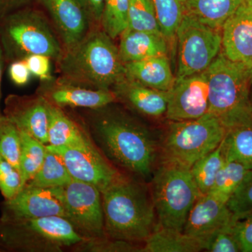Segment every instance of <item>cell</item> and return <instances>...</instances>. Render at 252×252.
Here are the masks:
<instances>
[{"mask_svg": "<svg viewBox=\"0 0 252 252\" xmlns=\"http://www.w3.org/2000/svg\"><path fill=\"white\" fill-rule=\"evenodd\" d=\"M151 1H152V0H151ZM152 2H153V1H152Z\"/></svg>", "mask_w": 252, "mask_h": 252, "instance_id": "47", "label": "cell"}, {"mask_svg": "<svg viewBox=\"0 0 252 252\" xmlns=\"http://www.w3.org/2000/svg\"><path fill=\"white\" fill-rule=\"evenodd\" d=\"M178 57L176 80L207 70L221 51V30L185 14L176 34Z\"/></svg>", "mask_w": 252, "mask_h": 252, "instance_id": "9", "label": "cell"}, {"mask_svg": "<svg viewBox=\"0 0 252 252\" xmlns=\"http://www.w3.org/2000/svg\"><path fill=\"white\" fill-rule=\"evenodd\" d=\"M119 54L124 64L168 56V41L162 34L126 29L120 35Z\"/></svg>", "mask_w": 252, "mask_h": 252, "instance_id": "20", "label": "cell"}, {"mask_svg": "<svg viewBox=\"0 0 252 252\" xmlns=\"http://www.w3.org/2000/svg\"><path fill=\"white\" fill-rule=\"evenodd\" d=\"M111 104L91 109L87 122L91 140L119 170L144 181L152 178L160 143L148 127Z\"/></svg>", "mask_w": 252, "mask_h": 252, "instance_id": "1", "label": "cell"}, {"mask_svg": "<svg viewBox=\"0 0 252 252\" xmlns=\"http://www.w3.org/2000/svg\"><path fill=\"white\" fill-rule=\"evenodd\" d=\"M46 147L62 158L73 180L94 186L100 191L124 173L101 153L91 139L79 145Z\"/></svg>", "mask_w": 252, "mask_h": 252, "instance_id": "11", "label": "cell"}, {"mask_svg": "<svg viewBox=\"0 0 252 252\" xmlns=\"http://www.w3.org/2000/svg\"><path fill=\"white\" fill-rule=\"evenodd\" d=\"M208 113L225 127L252 119L250 94L252 81L246 63L235 62L219 54L207 70Z\"/></svg>", "mask_w": 252, "mask_h": 252, "instance_id": "4", "label": "cell"}, {"mask_svg": "<svg viewBox=\"0 0 252 252\" xmlns=\"http://www.w3.org/2000/svg\"><path fill=\"white\" fill-rule=\"evenodd\" d=\"M10 79L15 85H26L31 79V73L24 60L15 61L10 63L9 67Z\"/></svg>", "mask_w": 252, "mask_h": 252, "instance_id": "39", "label": "cell"}, {"mask_svg": "<svg viewBox=\"0 0 252 252\" xmlns=\"http://www.w3.org/2000/svg\"><path fill=\"white\" fill-rule=\"evenodd\" d=\"M206 70L175 81L169 91L165 117L170 122L193 120L208 112Z\"/></svg>", "mask_w": 252, "mask_h": 252, "instance_id": "12", "label": "cell"}, {"mask_svg": "<svg viewBox=\"0 0 252 252\" xmlns=\"http://www.w3.org/2000/svg\"><path fill=\"white\" fill-rule=\"evenodd\" d=\"M127 29L162 34L151 0H129Z\"/></svg>", "mask_w": 252, "mask_h": 252, "instance_id": "32", "label": "cell"}, {"mask_svg": "<svg viewBox=\"0 0 252 252\" xmlns=\"http://www.w3.org/2000/svg\"><path fill=\"white\" fill-rule=\"evenodd\" d=\"M223 141V140H222ZM225 159L223 144L195 162L190 170L200 195L211 191L219 172Z\"/></svg>", "mask_w": 252, "mask_h": 252, "instance_id": "27", "label": "cell"}, {"mask_svg": "<svg viewBox=\"0 0 252 252\" xmlns=\"http://www.w3.org/2000/svg\"><path fill=\"white\" fill-rule=\"evenodd\" d=\"M227 206L235 220L252 213V170H249L234 193L228 200Z\"/></svg>", "mask_w": 252, "mask_h": 252, "instance_id": "35", "label": "cell"}, {"mask_svg": "<svg viewBox=\"0 0 252 252\" xmlns=\"http://www.w3.org/2000/svg\"><path fill=\"white\" fill-rule=\"evenodd\" d=\"M248 64L249 69H250V76H251V81H252V61L251 62L248 63Z\"/></svg>", "mask_w": 252, "mask_h": 252, "instance_id": "43", "label": "cell"}, {"mask_svg": "<svg viewBox=\"0 0 252 252\" xmlns=\"http://www.w3.org/2000/svg\"><path fill=\"white\" fill-rule=\"evenodd\" d=\"M222 144L226 160L252 170V119L227 128Z\"/></svg>", "mask_w": 252, "mask_h": 252, "instance_id": "25", "label": "cell"}, {"mask_svg": "<svg viewBox=\"0 0 252 252\" xmlns=\"http://www.w3.org/2000/svg\"><path fill=\"white\" fill-rule=\"evenodd\" d=\"M151 182L158 225L183 231L189 212L200 195L190 169L161 162Z\"/></svg>", "mask_w": 252, "mask_h": 252, "instance_id": "7", "label": "cell"}, {"mask_svg": "<svg viewBox=\"0 0 252 252\" xmlns=\"http://www.w3.org/2000/svg\"><path fill=\"white\" fill-rule=\"evenodd\" d=\"M21 132L48 145L49 102L36 96L10 94L5 99L4 114Z\"/></svg>", "mask_w": 252, "mask_h": 252, "instance_id": "14", "label": "cell"}, {"mask_svg": "<svg viewBox=\"0 0 252 252\" xmlns=\"http://www.w3.org/2000/svg\"><path fill=\"white\" fill-rule=\"evenodd\" d=\"M21 132L17 127L3 115L0 122V155L20 171Z\"/></svg>", "mask_w": 252, "mask_h": 252, "instance_id": "33", "label": "cell"}, {"mask_svg": "<svg viewBox=\"0 0 252 252\" xmlns=\"http://www.w3.org/2000/svg\"><path fill=\"white\" fill-rule=\"evenodd\" d=\"M126 77L142 85L162 91L171 90L175 84L168 56H158L125 63Z\"/></svg>", "mask_w": 252, "mask_h": 252, "instance_id": "21", "label": "cell"}, {"mask_svg": "<svg viewBox=\"0 0 252 252\" xmlns=\"http://www.w3.org/2000/svg\"><path fill=\"white\" fill-rule=\"evenodd\" d=\"M203 250L197 239L184 231L158 225L144 242L142 252H198Z\"/></svg>", "mask_w": 252, "mask_h": 252, "instance_id": "23", "label": "cell"}, {"mask_svg": "<svg viewBox=\"0 0 252 252\" xmlns=\"http://www.w3.org/2000/svg\"><path fill=\"white\" fill-rule=\"evenodd\" d=\"M90 140L88 132L68 117L62 108L49 102L48 145L70 147L86 143Z\"/></svg>", "mask_w": 252, "mask_h": 252, "instance_id": "22", "label": "cell"}, {"mask_svg": "<svg viewBox=\"0 0 252 252\" xmlns=\"http://www.w3.org/2000/svg\"><path fill=\"white\" fill-rule=\"evenodd\" d=\"M245 0H186V14L210 27L221 30Z\"/></svg>", "mask_w": 252, "mask_h": 252, "instance_id": "24", "label": "cell"}, {"mask_svg": "<svg viewBox=\"0 0 252 252\" xmlns=\"http://www.w3.org/2000/svg\"><path fill=\"white\" fill-rule=\"evenodd\" d=\"M32 0H0V19L18 10L27 7Z\"/></svg>", "mask_w": 252, "mask_h": 252, "instance_id": "41", "label": "cell"}, {"mask_svg": "<svg viewBox=\"0 0 252 252\" xmlns=\"http://www.w3.org/2000/svg\"><path fill=\"white\" fill-rule=\"evenodd\" d=\"M39 94L49 103L60 108L69 107L99 109L118 101L117 95L112 90H94L58 81L44 83Z\"/></svg>", "mask_w": 252, "mask_h": 252, "instance_id": "17", "label": "cell"}, {"mask_svg": "<svg viewBox=\"0 0 252 252\" xmlns=\"http://www.w3.org/2000/svg\"><path fill=\"white\" fill-rule=\"evenodd\" d=\"M5 60L4 54H3L2 49H1V45H0V99H1V77H2L3 69H4V64ZM3 117V114H1L0 112V122H1V118Z\"/></svg>", "mask_w": 252, "mask_h": 252, "instance_id": "42", "label": "cell"}, {"mask_svg": "<svg viewBox=\"0 0 252 252\" xmlns=\"http://www.w3.org/2000/svg\"><path fill=\"white\" fill-rule=\"evenodd\" d=\"M236 220H232L214 233L205 243L204 250L210 252H241L235 228Z\"/></svg>", "mask_w": 252, "mask_h": 252, "instance_id": "34", "label": "cell"}, {"mask_svg": "<svg viewBox=\"0 0 252 252\" xmlns=\"http://www.w3.org/2000/svg\"><path fill=\"white\" fill-rule=\"evenodd\" d=\"M249 170L238 162L226 160L219 172L215 185L210 193L228 203Z\"/></svg>", "mask_w": 252, "mask_h": 252, "instance_id": "30", "label": "cell"}, {"mask_svg": "<svg viewBox=\"0 0 252 252\" xmlns=\"http://www.w3.org/2000/svg\"><path fill=\"white\" fill-rule=\"evenodd\" d=\"M221 54L235 62L248 64L252 61V7L243 4L224 23L221 29Z\"/></svg>", "mask_w": 252, "mask_h": 252, "instance_id": "18", "label": "cell"}, {"mask_svg": "<svg viewBox=\"0 0 252 252\" xmlns=\"http://www.w3.org/2000/svg\"><path fill=\"white\" fill-rule=\"evenodd\" d=\"M21 132V150L20 158V172L22 177L23 187L39 171L45 159L46 144L26 132Z\"/></svg>", "mask_w": 252, "mask_h": 252, "instance_id": "28", "label": "cell"}, {"mask_svg": "<svg viewBox=\"0 0 252 252\" xmlns=\"http://www.w3.org/2000/svg\"><path fill=\"white\" fill-rule=\"evenodd\" d=\"M129 0H105L100 26L112 39L120 36L128 24Z\"/></svg>", "mask_w": 252, "mask_h": 252, "instance_id": "31", "label": "cell"}, {"mask_svg": "<svg viewBox=\"0 0 252 252\" xmlns=\"http://www.w3.org/2000/svg\"><path fill=\"white\" fill-rule=\"evenodd\" d=\"M0 252H1V249H0Z\"/></svg>", "mask_w": 252, "mask_h": 252, "instance_id": "46", "label": "cell"}, {"mask_svg": "<svg viewBox=\"0 0 252 252\" xmlns=\"http://www.w3.org/2000/svg\"><path fill=\"white\" fill-rule=\"evenodd\" d=\"M85 10L91 24L99 26L103 14L105 0H77Z\"/></svg>", "mask_w": 252, "mask_h": 252, "instance_id": "40", "label": "cell"}, {"mask_svg": "<svg viewBox=\"0 0 252 252\" xmlns=\"http://www.w3.org/2000/svg\"><path fill=\"white\" fill-rule=\"evenodd\" d=\"M64 217V209L56 188L25 185L14 198L1 204V220Z\"/></svg>", "mask_w": 252, "mask_h": 252, "instance_id": "13", "label": "cell"}, {"mask_svg": "<svg viewBox=\"0 0 252 252\" xmlns=\"http://www.w3.org/2000/svg\"><path fill=\"white\" fill-rule=\"evenodd\" d=\"M235 228L241 252H252V213L237 220Z\"/></svg>", "mask_w": 252, "mask_h": 252, "instance_id": "38", "label": "cell"}, {"mask_svg": "<svg viewBox=\"0 0 252 252\" xmlns=\"http://www.w3.org/2000/svg\"><path fill=\"white\" fill-rule=\"evenodd\" d=\"M250 107H251V110H252V85L251 86V89H250Z\"/></svg>", "mask_w": 252, "mask_h": 252, "instance_id": "44", "label": "cell"}, {"mask_svg": "<svg viewBox=\"0 0 252 252\" xmlns=\"http://www.w3.org/2000/svg\"><path fill=\"white\" fill-rule=\"evenodd\" d=\"M244 4L248 5V6H252V0H245Z\"/></svg>", "mask_w": 252, "mask_h": 252, "instance_id": "45", "label": "cell"}, {"mask_svg": "<svg viewBox=\"0 0 252 252\" xmlns=\"http://www.w3.org/2000/svg\"><path fill=\"white\" fill-rule=\"evenodd\" d=\"M118 100L144 116L159 118L165 115L169 91H162L142 85L124 78L112 88Z\"/></svg>", "mask_w": 252, "mask_h": 252, "instance_id": "19", "label": "cell"}, {"mask_svg": "<svg viewBox=\"0 0 252 252\" xmlns=\"http://www.w3.org/2000/svg\"><path fill=\"white\" fill-rule=\"evenodd\" d=\"M235 220L226 202L211 193L200 195L189 212L183 231L197 239L204 247L222 226Z\"/></svg>", "mask_w": 252, "mask_h": 252, "instance_id": "15", "label": "cell"}, {"mask_svg": "<svg viewBox=\"0 0 252 252\" xmlns=\"http://www.w3.org/2000/svg\"><path fill=\"white\" fill-rule=\"evenodd\" d=\"M72 180L62 158L47 148L40 169L26 185L39 188H56L64 187Z\"/></svg>", "mask_w": 252, "mask_h": 252, "instance_id": "26", "label": "cell"}, {"mask_svg": "<svg viewBox=\"0 0 252 252\" xmlns=\"http://www.w3.org/2000/svg\"><path fill=\"white\" fill-rule=\"evenodd\" d=\"M64 209V218L86 240L107 238L100 190L94 186L72 180L58 187Z\"/></svg>", "mask_w": 252, "mask_h": 252, "instance_id": "10", "label": "cell"}, {"mask_svg": "<svg viewBox=\"0 0 252 252\" xmlns=\"http://www.w3.org/2000/svg\"><path fill=\"white\" fill-rule=\"evenodd\" d=\"M59 82L94 90H112L126 77L119 49L103 31L94 27L75 45L64 49Z\"/></svg>", "mask_w": 252, "mask_h": 252, "instance_id": "3", "label": "cell"}, {"mask_svg": "<svg viewBox=\"0 0 252 252\" xmlns=\"http://www.w3.org/2000/svg\"><path fill=\"white\" fill-rule=\"evenodd\" d=\"M22 188L21 172L0 155V192L4 200L14 198Z\"/></svg>", "mask_w": 252, "mask_h": 252, "instance_id": "36", "label": "cell"}, {"mask_svg": "<svg viewBox=\"0 0 252 252\" xmlns=\"http://www.w3.org/2000/svg\"><path fill=\"white\" fill-rule=\"evenodd\" d=\"M162 34L168 42L176 39L177 29L186 14V0H152Z\"/></svg>", "mask_w": 252, "mask_h": 252, "instance_id": "29", "label": "cell"}, {"mask_svg": "<svg viewBox=\"0 0 252 252\" xmlns=\"http://www.w3.org/2000/svg\"><path fill=\"white\" fill-rule=\"evenodd\" d=\"M0 45L5 62L9 63L33 54L58 62L64 53L44 14L28 6L0 19Z\"/></svg>", "mask_w": 252, "mask_h": 252, "instance_id": "5", "label": "cell"}, {"mask_svg": "<svg viewBox=\"0 0 252 252\" xmlns=\"http://www.w3.org/2000/svg\"><path fill=\"white\" fill-rule=\"evenodd\" d=\"M86 241L64 217L0 219L2 252H61Z\"/></svg>", "mask_w": 252, "mask_h": 252, "instance_id": "6", "label": "cell"}, {"mask_svg": "<svg viewBox=\"0 0 252 252\" xmlns=\"http://www.w3.org/2000/svg\"><path fill=\"white\" fill-rule=\"evenodd\" d=\"M225 133L226 127L208 112L193 120L170 122L160 143L161 162L190 169L199 159L220 146Z\"/></svg>", "mask_w": 252, "mask_h": 252, "instance_id": "8", "label": "cell"}, {"mask_svg": "<svg viewBox=\"0 0 252 252\" xmlns=\"http://www.w3.org/2000/svg\"><path fill=\"white\" fill-rule=\"evenodd\" d=\"M39 1L51 16L64 49L75 45L90 31V20L77 0Z\"/></svg>", "mask_w": 252, "mask_h": 252, "instance_id": "16", "label": "cell"}, {"mask_svg": "<svg viewBox=\"0 0 252 252\" xmlns=\"http://www.w3.org/2000/svg\"><path fill=\"white\" fill-rule=\"evenodd\" d=\"M51 59L44 55L33 54L24 59L31 74L44 83L53 80L51 73Z\"/></svg>", "mask_w": 252, "mask_h": 252, "instance_id": "37", "label": "cell"}, {"mask_svg": "<svg viewBox=\"0 0 252 252\" xmlns=\"http://www.w3.org/2000/svg\"><path fill=\"white\" fill-rule=\"evenodd\" d=\"M100 192L106 237L143 243L158 225L149 187L141 179L124 172Z\"/></svg>", "mask_w": 252, "mask_h": 252, "instance_id": "2", "label": "cell"}]
</instances>
